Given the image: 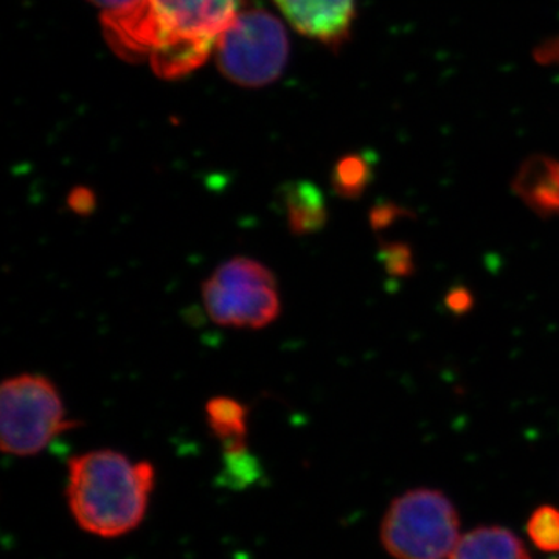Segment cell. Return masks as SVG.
<instances>
[{"label":"cell","mask_w":559,"mask_h":559,"mask_svg":"<svg viewBox=\"0 0 559 559\" xmlns=\"http://www.w3.org/2000/svg\"><path fill=\"white\" fill-rule=\"evenodd\" d=\"M151 3L165 28L164 44L153 57L179 44L215 49L216 40L240 13V0H151Z\"/></svg>","instance_id":"6"},{"label":"cell","mask_w":559,"mask_h":559,"mask_svg":"<svg viewBox=\"0 0 559 559\" xmlns=\"http://www.w3.org/2000/svg\"><path fill=\"white\" fill-rule=\"evenodd\" d=\"M216 62L226 79L241 87L274 83L286 68L288 33L266 10L240 11L216 40Z\"/></svg>","instance_id":"5"},{"label":"cell","mask_w":559,"mask_h":559,"mask_svg":"<svg viewBox=\"0 0 559 559\" xmlns=\"http://www.w3.org/2000/svg\"><path fill=\"white\" fill-rule=\"evenodd\" d=\"M444 305H447L448 311L454 316L468 314L474 308V296L469 288L466 286H454L448 290L447 297H444Z\"/></svg>","instance_id":"17"},{"label":"cell","mask_w":559,"mask_h":559,"mask_svg":"<svg viewBox=\"0 0 559 559\" xmlns=\"http://www.w3.org/2000/svg\"><path fill=\"white\" fill-rule=\"evenodd\" d=\"M511 190L539 218L559 216V162L535 154L522 162Z\"/></svg>","instance_id":"8"},{"label":"cell","mask_w":559,"mask_h":559,"mask_svg":"<svg viewBox=\"0 0 559 559\" xmlns=\"http://www.w3.org/2000/svg\"><path fill=\"white\" fill-rule=\"evenodd\" d=\"M536 60L543 64H554L559 62V38L547 40L544 46L538 47L535 53Z\"/></svg>","instance_id":"19"},{"label":"cell","mask_w":559,"mask_h":559,"mask_svg":"<svg viewBox=\"0 0 559 559\" xmlns=\"http://www.w3.org/2000/svg\"><path fill=\"white\" fill-rule=\"evenodd\" d=\"M202 301L213 322L234 329H264L282 312L274 272L248 257H235L216 267L202 283Z\"/></svg>","instance_id":"4"},{"label":"cell","mask_w":559,"mask_h":559,"mask_svg":"<svg viewBox=\"0 0 559 559\" xmlns=\"http://www.w3.org/2000/svg\"><path fill=\"white\" fill-rule=\"evenodd\" d=\"M286 205V219L290 234L297 237L318 234L329 223V209L322 191L314 183H289L283 194Z\"/></svg>","instance_id":"9"},{"label":"cell","mask_w":559,"mask_h":559,"mask_svg":"<svg viewBox=\"0 0 559 559\" xmlns=\"http://www.w3.org/2000/svg\"><path fill=\"white\" fill-rule=\"evenodd\" d=\"M378 259L390 277L409 278L415 274L414 250L407 242L381 240Z\"/></svg>","instance_id":"14"},{"label":"cell","mask_w":559,"mask_h":559,"mask_svg":"<svg viewBox=\"0 0 559 559\" xmlns=\"http://www.w3.org/2000/svg\"><path fill=\"white\" fill-rule=\"evenodd\" d=\"M79 423L68 418L60 390L43 374H17L0 388L2 451L17 457L39 454Z\"/></svg>","instance_id":"2"},{"label":"cell","mask_w":559,"mask_h":559,"mask_svg":"<svg viewBox=\"0 0 559 559\" xmlns=\"http://www.w3.org/2000/svg\"><path fill=\"white\" fill-rule=\"evenodd\" d=\"M411 210L392 201H380L369 213L371 229L380 231L389 229L390 226L401 218H409Z\"/></svg>","instance_id":"15"},{"label":"cell","mask_w":559,"mask_h":559,"mask_svg":"<svg viewBox=\"0 0 559 559\" xmlns=\"http://www.w3.org/2000/svg\"><path fill=\"white\" fill-rule=\"evenodd\" d=\"M459 525L457 511L443 492L412 489L389 507L381 539L396 559H447L460 540Z\"/></svg>","instance_id":"3"},{"label":"cell","mask_w":559,"mask_h":559,"mask_svg":"<svg viewBox=\"0 0 559 559\" xmlns=\"http://www.w3.org/2000/svg\"><path fill=\"white\" fill-rule=\"evenodd\" d=\"M289 24L326 46L345 43L356 17V0H274Z\"/></svg>","instance_id":"7"},{"label":"cell","mask_w":559,"mask_h":559,"mask_svg":"<svg viewBox=\"0 0 559 559\" xmlns=\"http://www.w3.org/2000/svg\"><path fill=\"white\" fill-rule=\"evenodd\" d=\"M374 179L371 154L352 153L341 157L331 175V187L342 200L356 201L366 193Z\"/></svg>","instance_id":"12"},{"label":"cell","mask_w":559,"mask_h":559,"mask_svg":"<svg viewBox=\"0 0 559 559\" xmlns=\"http://www.w3.org/2000/svg\"><path fill=\"white\" fill-rule=\"evenodd\" d=\"M530 539L543 551H559V510L551 506L533 511L527 522Z\"/></svg>","instance_id":"13"},{"label":"cell","mask_w":559,"mask_h":559,"mask_svg":"<svg viewBox=\"0 0 559 559\" xmlns=\"http://www.w3.org/2000/svg\"><path fill=\"white\" fill-rule=\"evenodd\" d=\"M154 476L150 462H132L117 451L76 455L69 462V509L80 527L92 535H127L145 518Z\"/></svg>","instance_id":"1"},{"label":"cell","mask_w":559,"mask_h":559,"mask_svg":"<svg viewBox=\"0 0 559 559\" xmlns=\"http://www.w3.org/2000/svg\"><path fill=\"white\" fill-rule=\"evenodd\" d=\"M66 202H68L70 212L86 218V216H91L92 213L95 212V209H97V194H95V191L90 189V187H73V189L69 191Z\"/></svg>","instance_id":"16"},{"label":"cell","mask_w":559,"mask_h":559,"mask_svg":"<svg viewBox=\"0 0 559 559\" xmlns=\"http://www.w3.org/2000/svg\"><path fill=\"white\" fill-rule=\"evenodd\" d=\"M451 559H530L522 540L510 530L480 527L460 538Z\"/></svg>","instance_id":"10"},{"label":"cell","mask_w":559,"mask_h":559,"mask_svg":"<svg viewBox=\"0 0 559 559\" xmlns=\"http://www.w3.org/2000/svg\"><path fill=\"white\" fill-rule=\"evenodd\" d=\"M92 5L100 9L102 14L120 13V11L130 10L139 5L143 0H90Z\"/></svg>","instance_id":"18"},{"label":"cell","mask_w":559,"mask_h":559,"mask_svg":"<svg viewBox=\"0 0 559 559\" xmlns=\"http://www.w3.org/2000/svg\"><path fill=\"white\" fill-rule=\"evenodd\" d=\"M248 407L230 396H215L205 406L210 429L223 441L224 448L245 444L248 436Z\"/></svg>","instance_id":"11"}]
</instances>
